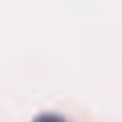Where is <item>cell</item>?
<instances>
[{"label": "cell", "instance_id": "obj_1", "mask_svg": "<svg viewBox=\"0 0 122 122\" xmlns=\"http://www.w3.org/2000/svg\"><path fill=\"white\" fill-rule=\"evenodd\" d=\"M33 122H67V120L63 116H57V114H41Z\"/></svg>", "mask_w": 122, "mask_h": 122}]
</instances>
